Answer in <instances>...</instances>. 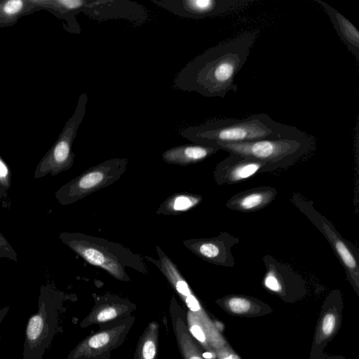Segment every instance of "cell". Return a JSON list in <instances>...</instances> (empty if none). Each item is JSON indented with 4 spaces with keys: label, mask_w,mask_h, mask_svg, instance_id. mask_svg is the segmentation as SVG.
Masks as SVG:
<instances>
[{
    "label": "cell",
    "mask_w": 359,
    "mask_h": 359,
    "mask_svg": "<svg viewBox=\"0 0 359 359\" xmlns=\"http://www.w3.org/2000/svg\"><path fill=\"white\" fill-rule=\"evenodd\" d=\"M258 33L245 32L214 46L195 57L178 72L172 87L206 97L224 98L236 92V74L247 62Z\"/></svg>",
    "instance_id": "6da1fadb"
},
{
    "label": "cell",
    "mask_w": 359,
    "mask_h": 359,
    "mask_svg": "<svg viewBox=\"0 0 359 359\" xmlns=\"http://www.w3.org/2000/svg\"><path fill=\"white\" fill-rule=\"evenodd\" d=\"M180 135L193 143L208 146L262 139L303 138L309 135L296 127L276 121L264 113L241 119H210L184 128Z\"/></svg>",
    "instance_id": "7a4b0ae2"
},
{
    "label": "cell",
    "mask_w": 359,
    "mask_h": 359,
    "mask_svg": "<svg viewBox=\"0 0 359 359\" xmlns=\"http://www.w3.org/2000/svg\"><path fill=\"white\" fill-rule=\"evenodd\" d=\"M60 241L88 264L120 281H130L126 268L147 274L144 258L120 243L81 232L62 231Z\"/></svg>",
    "instance_id": "3957f363"
},
{
    "label": "cell",
    "mask_w": 359,
    "mask_h": 359,
    "mask_svg": "<svg viewBox=\"0 0 359 359\" xmlns=\"http://www.w3.org/2000/svg\"><path fill=\"white\" fill-rule=\"evenodd\" d=\"M69 297L53 285H42L38 310L27 320L22 359H43L58 331L64 302Z\"/></svg>",
    "instance_id": "277c9868"
},
{
    "label": "cell",
    "mask_w": 359,
    "mask_h": 359,
    "mask_svg": "<svg viewBox=\"0 0 359 359\" xmlns=\"http://www.w3.org/2000/svg\"><path fill=\"white\" fill-rule=\"evenodd\" d=\"M229 154H235L265 162L273 170L287 168L313 150L314 140L303 138L262 139L242 143L214 145Z\"/></svg>",
    "instance_id": "5b68a950"
},
{
    "label": "cell",
    "mask_w": 359,
    "mask_h": 359,
    "mask_svg": "<svg viewBox=\"0 0 359 359\" xmlns=\"http://www.w3.org/2000/svg\"><path fill=\"white\" fill-rule=\"evenodd\" d=\"M126 158L106 160L85 170L55 193L62 205H71L118 181L127 169Z\"/></svg>",
    "instance_id": "8992f818"
},
{
    "label": "cell",
    "mask_w": 359,
    "mask_h": 359,
    "mask_svg": "<svg viewBox=\"0 0 359 359\" xmlns=\"http://www.w3.org/2000/svg\"><path fill=\"white\" fill-rule=\"evenodd\" d=\"M88 100L86 93L79 95L73 114L66 122L54 144L36 165L34 172V179L43 177L48 174L54 177L73 166L75 154L72 145L85 116Z\"/></svg>",
    "instance_id": "52a82bcc"
},
{
    "label": "cell",
    "mask_w": 359,
    "mask_h": 359,
    "mask_svg": "<svg viewBox=\"0 0 359 359\" xmlns=\"http://www.w3.org/2000/svg\"><path fill=\"white\" fill-rule=\"evenodd\" d=\"M291 201L329 242L347 278L355 287L358 288V253L355 246L340 235L332 222L315 208L311 201L296 193L292 195Z\"/></svg>",
    "instance_id": "ba28073f"
},
{
    "label": "cell",
    "mask_w": 359,
    "mask_h": 359,
    "mask_svg": "<svg viewBox=\"0 0 359 359\" xmlns=\"http://www.w3.org/2000/svg\"><path fill=\"white\" fill-rule=\"evenodd\" d=\"M135 317L103 324L102 330L87 336L68 354L67 359H110L111 352L126 341Z\"/></svg>",
    "instance_id": "9c48e42d"
},
{
    "label": "cell",
    "mask_w": 359,
    "mask_h": 359,
    "mask_svg": "<svg viewBox=\"0 0 359 359\" xmlns=\"http://www.w3.org/2000/svg\"><path fill=\"white\" fill-rule=\"evenodd\" d=\"M180 18L199 20L235 12L255 0H149Z\"/></svg>",
    "instance_id": "30bf717a"
},
{
    "label": "cell",
    "mask_w": 359,
    "mask_h": 359,
    "mask_svg": "<svg viewBox=\"0 0 359 359\" xmlns=\"http://www.w3.org/2000/svg\"><path fill=\"white\" fill-rule=\"evenodd\" d=\"M79 11L99 22L123 19L136 25L145 23L150 17L144 6L129 0H80Z\"/></svg>",
    "instance_id": "8fae6325"
},
{
    "label": "cell",
    "mask_w": 359,
    "mask_h": 359,
    "mask_svg": "<svg viewBox=\"0 0 359 359\" xmlns=\"http://www.w3.org/2000/svg\"><path fill=\"white\" fill-rule=\"evenodd\" d=\"M239 241V238L224 231L214 237L187 239L182 241V244L205 262L231 268L236 264L231 248Z\"/></svg>",
    "instance_id": "7c38bea8"
},
{
    "label": "cell",
    "mask_w": 359,
    "mask_h": 359,
    "mask_svg": "<svg viewBox=\"0 0 359 359\" xmlns=\"http://www.w3.org/2000/svg\"><path fill=\"white\" fill-rule=\"evenodd\" d=\"M274 171L265 162L235 154L219 162L213 171V178L218 185L233 184L243 182L257 174Z\"/></svg>",
    "instance_id": "4fadbf2b"
},
{
    "label": "cell",
    "mask_w": 359,
    "mask_h": 359,
    "mask_svg": "<svg viewBox=\"0 0 359 359\" xmlns=\"http://www.w3.org/2000/svg\"><path fill=\"white\" fill-rule=\"evenodd\" d=\"M136 306L119 296L106 293L95 298V304L88 316L80 323L85 328L90 325L107 323L122 320L132 316Z\"/></svg>",
    "instance_id": "5bb4252c"
},
{
    "label": "cell",
    "mask_w": 359,
    "mask_h": 359,
    "mask_svg": "<svg viewBox=\"0 0 359 359\" xmlns=\"http://www.w3.org/2000/svg\"><path fill=\"white\" fill-rule=\"evenodd\" d=\"M156 249L158 255V259L148 255H144L142 257L159 269L180 298L184 301L191 311L197 312L200 311V304L192 293L187 282L179 271L177 266L163 252L159 246H156Z\"/></svg>",
    "instance_id": "9a60e30c"
},
{
    "label": "cell",
    "mask_w": 359,
    "mask_h": 359,
    "mask_svg": "<svg viewBox=\"0 0 359 359\" xmlns=\"http://www.w3.org/2000/svg\"><path fill=\"white\" fill-rule=\"evenodd\" d=\"M277 195L278 191L274 187H254L234 194L229 198L225 206L241 212H256L269 205Z\"/></svg>",
    "instance_id": "2e32d148"
},
{
    "label": "cell",
    "mask_w": 359,
    "mask_h": 359,
    "mask_svg": "<svg viewBox=\"0 0 359 359\" xmlns=\"http://www.w3.org/2000/svg\"><path fill=\"white\" fill-rule=\"evenodd\" d=\"M170 315L178 349L182 359H204L196 345L185 321L184 311L175 297L170 302Z\"/></svg>",
    "instance_id": "e0dca14e"
},
{
    "label": "cell",
    "mask_w": 359,
    "mask_h": 359,
    "mask_svg": "<svg viewBox=\"0 0 359 359\" xmlns=\"http://www.w3.org/2000/svg\"><path fill=\"white\" fill-rule=\"evenodd\" d=\"M219 150L215 146L187 144L165 150L162 154V158L167 163L184 166L203 161Z\"/></svg>",
    "instance_id": "ac0fdd59"
},
{
    "label": "cell",
    "mask_w": 359,
    "mask_h": 359,
    "mask_svg": "<svg viewBox=\"0 0 359 359\" xmlns=\"http://www.w3.org/2000/svg\"><path fill=\"white\" fill-rule=\"evenodd\" d=\"M325 11L340 39L359 62V32L357 28L337 10L323 1L314 0Z\"/></svg>",
    "instance_id": "d6986e66"
},
{
    "label": "cell",
    "mask_w": 359,
    "mask_h": 359,
    "mask_svg": "<svg viewBox=\"0 0 359 359\" xmlns=\"http://www.w3.org/2000/svg\"><path fill=\"white\" fill-rule=\"evenodd\" d=\"M199 194L187 192L175 193L168 197L158 207L156 214L177 215L188 211L202 201Z\"/></svg>",
    "instance_id": "ffe728a7"
},
{
    "label": "cell",
    "mask_w": 359,
    "mask_h": 359,
    "mask_svg": "<svg viewBox=\"0 0 359 359\" xmlns=\"http://www.w3.org/2000/svg\"><path fill=\"white\" fill-rule=\"evenodd\" d=\"M160 325L151 321L140 337L134 359H156L159 341Z\"/></svg>",
    "instance_id": "44dd1931"
},
{
    "label": "cell",
    "mask_w": 359,
    "mask_h": 359,
    "mask_svg": "<svg viewBox=\"0 0 359 359\" xmlns=\"http://www.w3.org/2000/svg\"><path fill=\"white\" fill-rule=\"evenodd\" d=\"M32 9L29 0L0 1V24L15 22Z\"/></svg>",
    "instance_id": "7402d4cb"
},
{
    "label": "cell",
    "mask_w": 359,
    "mask_h": 359,
    "mask_svg": "<svg viewBox=\"0 0 359 359\" xmlns=\"http://www.w3.org/2000/svg\"><path fill=\"white\" fill-rule=\"evenodd\" d=\"M226 304L229 309L235 313H243L248 311L251 306L250 300L243 297H231L226 299Z\"/></svg>",
    "instance_id": "603a6c76"
},
{
    "label": "cell",
    "mask_w": 359,
    "mask_h": 359,
    "mask_svg": "<svg viewBox=\"0 0 359 359\" xmlns=\"http://www.w3.org/2000/svg\"><path fill=\"white\" fill-rule=\"evenodd\" d=\"M0 257L18 262L17 252L8 241L6 238L0 232Z\"/></svg>",
    "instance_id": "cb8c5ba5"
},
{
    "label": "cell",
    "mask_w": 359,
    "mask_h": 359,
    "mask_svg": "<svg viewBox=\"0 0 359 359\" xmlns=\"http://www.w3.org/2000/svg\"><path fill=\"white\" fill-rule=\"evenodd\" d=\"M11 177L8 165L0 156V186L6 191L11 187Z\"/></svg>",
    "instance_id": "d4e9b609"
},
{
    "label": "cell",
    "mask_w": 359,
    "mask_h": 359,
    "mask_svg": "<svg viewBox=\"0 0 359 359\" xmlns=\"http://www.w3.org/2000/svg\"><path fill=\"white\" fill-rule=\"evenodd\" d=\"M336 324V317L333 313H327L325 316L323 323L322 330L325 335L328 336L332 332Z\"/></svg>",
    "instance_id": "484cf974"
},
{
    "label": "cell",
    "mask_w": 359,
    "mask_h": 359,
    "mask_svg": "<svg viewBox=\"0 0 359 359\" xmlns=\"http://www.w3.org/2000/svg\"><path fill=\"white\" fill-rule=\"evenodd\" d=\"M0 205L6 209H10L12 203L8 198L7 191L0 186Z\"/></svg>",
    "instance_id": "4316f807"
},
{
    "label": "cell",
    "mask_w": 359,
    "mask_h": 359,
    "mask_svg": "<svg viewBox=\"0 0 359 359\" xmlns=\"http://www.w3.org/2000/svg\"><path fill=\"white\" fill-rule=\"evenodd\" d=\"M9 311V306H6L3 309H0V325L2 323L3 320L6 317V314Z\"/></svg>",
    "instance_id": "83f0119b"
},
{
    "label": "cell",
    "mask_w": 359,
    "mask_h": 359,
    "mask_svg": "<svg viewBox=\"0 0 359 359\" xmlns=\"http://www.w3.org/2000/svg\"><path fill=\"white\" fill-rule=\"evenodd\" d=\"M235 357H233L234 358ZM231 356H230L229 358H224V359H233ZM236 359H238L237 358Z\"/></svg>",
    "instance_id": "f1b7e54d"
},
{
    "label": "cell",
    "mask_w": 359,
    "mask_h": 359,
    "mask_svg": "<svg viewBox=\"0 0 359 359\" xmlns=\"http://www.w3.org/2000/svg\"><path fill=\"white\" fill-rule=\"evenodd\" d=\"M0 341H1V335H0Z\"/></svg>",
    "instance_id": "f546056e"
}]
</instances>
